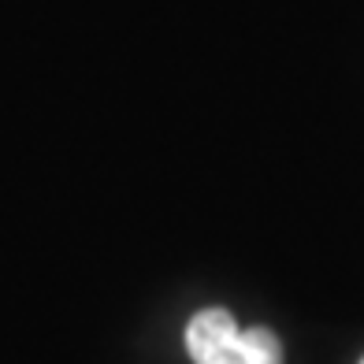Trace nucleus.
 I'll use <instances>...</instances> for the list:
<instances>
[{"mask_svg": "<svg viewBox=\"0 0 364 364\" xmlns=\"http://www.w3.org/2000/svg\"><path fill=\"white\" fill-rule=\"evenodd\" d=\"M186 353L193 364H287L268 327H238L227 309H205L186 323Z\"/></svg>", "mask_w": 364, "mask_h": 364, "instance_id": "nucleus-1", "label": "nucleus"}, {"mask_svg": "<svg viewBox=\"0 0 364 364\" xmlns=\"http://www.w3.org/2000/svg\"><path fill=\"white\" fill-rule=\"evenodd\" d=\"M360 364H364V360H360Z\"/></svg>", "mask_w": 364, "mask_h": 364, "instance_id": "nucleus-2", "label": "nucleus"}]
</instances>
